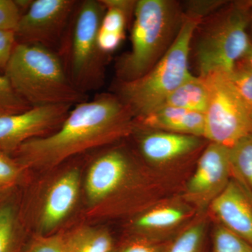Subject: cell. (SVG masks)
I'll return each mask as SVG.
<instances>
[{
  "instance_id": "d590c367",
  "label": "cell",
  "mask_w": 252,
  "mask_h": 252,
  "mask_svg": "<svg viewBox=\"0 0 252 252\" xmlns=\"http://www.w3.org/2000/svg\"><path fill=\"white\" fill-rule=\"evenodd\" d=\"M109 252H118V250H113L112 251H111Z\"/></svg>"
},
{
  "instance_id": "5b68a950",
  "label": "cell",
  "mask_w": 252,
  "mask_h": 252,
  "mask_svg": "<svg viewBox=\"0 0 252 252\" xmlns=\"http://www.w3.org/2000/svg\"><path fill=\"white\" fill-rule=\"evenodd\" d=\"M250 19V13L234 1L220 8L205 25L195 49L199 76L230 72L245 57L252 44Z\"/></svg>"
},
{
  "instance_id": "836d02e7",
  "label": "cell",
  "mask_w": 252,
  "mask_h": 252,
  "mask_svg": "<svg viewBox=\"0 0 252 252\" xmlns=\"http://www.w3.org/2000/svg\"><path fill=\"white\" fill-rule=\"evenodd\" d=\"M250 67L252 68V44L251 47L250 48L248 53L245 55V57L243 59Z\"/></svg>"
},
{
  "instance_id": "5bb4252c",
  "label": "cell",
  "mask_w": 252,
  "mask_h": 252,
  "mask_svg": "<svg viewBox=\"0 0 252 252\" xmlns=\"http://www.w3.org/2000/svg\"><path fill=\"white\" fill-rule=\"evenodd\" d=\"M201 138L152 130L141 138L140 152L145 159L152 163H167L196 152L203 144Z\"/></svg>"
},
{
  "instance_id": "277c9868",
  "label": "cell",
  "mask_w": 252,
  "mask_h": 252,
  "mask_svg": "<svg viewBox=\"0 0 252 252\" xmlns=\"http://www.w3.org/2000/svg\"><path fill=\"white\" fill-rule=\"evenodd\" d=\"M203 21L185 16L170 49L148 72L135 80L119 82L117 96L135 119L161 107L167 97L193 77L189 71L190 44Z\"/></svg>"
},
{
  "instance_id": "f1b7e54d",
  "label": "cell",
  "mask_w": 252,
  "mask_h": 252,
  "mask_svg": "<svg viewBox=\"0 0 252 252\" xmlns=\"http://www.w3.org/2000/svg\"><path fill=\"white\" fill-rule=\"evenodd\" d=\"M223 1H192L188 3L187 9L184 11L185 16L203 21L207 14L216 11L225 4Z\"/></svg>"
},
{
  "instance_id": "7a4b0ae2",
  "label": "cell",
  "mask_w": 252,
  "mask_h": 252,
  "mask_svg": "<svg viewBox=\"0 0 252 252\" xmlns=\"http://www.w3.org/2000/svg\"><path fill=\"white\" fill-rule=\"evenodd\" d=\"M4 75L31 107H74L88 100L69 79L63 60L44 46L17 42Z\"/></svg>"
},
{
  "instance_id": "ba28073f",
  "label": "cell",
  "mask_w": 252,
  "mask_h": 252,
  "mask_svg": "<svg viewBox=\"0 0 252 252\" xmlns=\"http://www.w3.org/2000/svg\"><path fill=\"white\" fill-rule=\"evenodd\" d=\"M74 0H34L15 30L18 43L51 50L61 39L77 8Z\"/></svg>"
},
{
  "instance_id": "2e32d148",
  "label": "cell",
  "mask_w": 252,
  "mask_h": 252,
  "mask_svg": "<svg viewBox=\"0 0 252 252\" xmlns=\"http://www.w3.org/2000/svg\"><path fill=\"white\" fill-rule=\"evenodd\" d=\"M208 102L209 92L205 79L200 76H193L177 88L161 107H175L205 114Z\"/></svg>"
},
{
  "instance_id": "8fae6325",
  "label": "cell",
  "mask_w": 252,
  "mask_h": 252,
  "mask_svg": "<svg viewBox=\"0 0 252 252\" xmlns=\"http://www.w3.org/2000/svg\"><path fill=\"white\" fill-rule=\"evenodd\" d=\"M211 208L222 225L252 245V202L238 182L230 180Z\"/></svg>"
},
{
  "instance_id": "4316f807",
  "label": "cell",
  "mask_w": 252,
  "mask_h": 252,
  "mask_svg": "<svg viewBox=\"0 0 252 252\" xmlns=\"http://www.w3.org/2000/svg\"><path fill=\"white\" fill-rule=\"evenodd\" d=\"M24 169L16 159L0 151V186L6 187L14 185L21 177Z\"/></svg>"
},
{
  "instance_id": "484cf974",
  "label": "cell",
  "mask_w": 252,
  "mask_h": 252,
  "mask_svg": "<svg viewBox=\"0 0 252 252\" xmlns=\"http://www.w3.org/2000/svg\"><path fill=\"white\" fill-rule=\"evenodd\" d=\"M21 252H67L61 235H39L32 239Z\"/></svg>"
},
{
  "instance_id": "1f68e13d",
  "label": "cell",
  "mask_w": 252,
  "mask_h": 252,
  "mask_svg": "<svg viewBox=\"0 0 252 252\" xmlns=\"http://www.w3.org/2000/svg\"><path fill=\"white\" fill-rule=\"evenodd\" d=\"M124 36L125 34L99 31L97 36V45L102 54H110L119 48L124 40Z\"/></svg>"
},
{
  "instance_id": "8d00e7d4",
  "label": "cell",
  "mask_w": 252,
  "mask_h": 252,
  "mask_svg": "<svg viewBox=\"0 0 252 252\" xmlns=\"http://www.w3.org/2000/svg\"><path fill=\"white\" fill-rule=\"evenodd\" d=\"M4 188V187H1V186H0V191H1V189Z\"/></svg>"
},
{
  "instance_id": "6da1fadb",
  "label": "cell",
  "mask_w": 252,
  "mask_h": 252,
  "mask_svg": "<svg viewBox=\"0 0 252 252\" xmlns=\"http://www.w3.org/2000/svg\"><path fill=\"white\" fill-rule=\"evenodd\" d=\"M135 126V118L117 95L102 94L74 106L57 130L24 142L13 153L24 168L51 169L127 135Z\"/></svg>"
},
{
  "instance_id": "7402d4cb",
  "label": "cell",
  "mask_w": 252,
  "mask_h": 252,
  "mask_svg": "<svg viewBox=\"0 0 252 252\" xmlns=\"http://www.w3.org/2000/svg\"><path fill=\"white\" fill-rule=\"evenodd\" d=\"M228 76L239 97L252 115V68L241 60L228 72Z\"/></svg>"
},
{
  "instance_id": "52a82bcc",
  "label": "cell",
  "mask_w": 252,
  "mask_h": 252,
  "mask_svg": "<svg viewBox=\"0 0 252 252\" xmlns=\"http://www.w3.org/2000/svg\"><path fill=\"white\" fill-rule=\"evenodd\" d=\"M202 77L209 92L204 138L230 148L252 133L251 113L235 91L228 72L217 71Z\"/></svg>"
},
{
  "instance_id": "e0dca14e",
  "label": "cell",
  "mask_w": 252,
  "mask_h": 252,
  "mask_svg": "<svg viewBox=\"0 0 252 252\" xmlns=\"http://www.w3.org/2000/svg\"><path fill=\"white\" fill-rule=\"evenodd\" d=\"M63 238L67 252H109L114 250L112 236L103 229L81 228Z\"/></svg>"
},
{
  "instance_id": "3957f363",
  "label": "cell",
  "mask_w": 252,
  "mask_h": 252,
  "mask_svg": "<svg viewBox=\"0 0 252 252\" xmlns=\"http://www.w3.org/2000/svg\"><path fill=\"white\" fill-rule=\"evenodd\" d=\"M131 50L119 60V82L135 80L149 72L174 42L185 20L180 3L171 0L137 1Z\"/></svg>"
},
{
  "instance_id": "d6a6232c",
  "label": "cell",
  "mask_w": 252,
  "mask_h": 252,
  "mask_svg": "<svg viewBox=\"0 0 252 252\" xmlns=\"http://www.w3.org/2000/svg\"><path fill=\"white\" fill-rule=\"evenodd\" d=\"M237 4L241 6L244 9L247 10L249 12H252V0H243V1H236Z\"/></svg>"
},
{
  "instance_id": "ffe728a7",
  "label": "cell",
  "mask_w": 252,
  "mask_h": 252,
  "mask_svg": "<svg viewBox=\"0 0 252 252\" xmlns=\"http://www.w3.org/2000/svg\"><path fill=\"white\" fill-rule=\"evenodd\" d=\"M185 217L183 210L177 207H158L141 216L136 221V225L142 230L157 231L177 225Z\"/></svg>"
},
{
  "instance_id": "d4e9b609",
  "label": "cell",
  "mask_w": 252,
  "mask_h": 252,
  "mask_svg": "<svg viewBox=\"0 0 252 252\" xmlns=\"http://www.w3.org/2000/svg\"><path fill=\"white\" fill-rule=\"evenodd\" d=\"M31 108L16 94L4 74H0V115L18 114Z\"/></svg>"
},
{
  "instance_id": "e575fe53",
  "label": "cell",
  "mask_w": 252,
  "mask_h": 252,
  "mask_svg": "<svg viewBox=\"0 0 252 252\" xmlns=\"http://www.w3.org/2000/svg\"><path fill=\"white\" fill-rule=\"evenodd\" d=\"M250 13V24H249V33H250V38H251V40L252 41V12Z\"/></svg>"
},
{
  "instance_id": "8992f818",
  "label": "cell",
  "mask_w": 252,
  "mask_h": 252,
  "mask_svg": "<svg viewBox=\"0 0 252 252\" xmlns=\"http://www.w3.org/2000/svg\"><path fill=\"white\" fill-rule=\"evenodd\" d=\"M104 6L96 0L81 1L74 11L68 48L66 71L81 92L97 89L104 78V56L97 45V36Z\"/></svg>"
},
{
  "instance_id": "44dd1931",
  "label": "cell",
  "mask_w": 252,
  "mask_h": 252,
  "mask_svg": "<svg viewBox=\"0 0 252 252\" xmlns=\"http://www.w3.org/2000/svg\"><path fill=\"white\" fill-rule=\"evenodd\" d=\"M16 213L10 205L0 206V252H21Z\"/></svg>"
},
{
  "instance_id": "9a60e30c",
  "label": "cell",
  "mask_w": 252,
  "mask_h": 252,
  "mask_svg": "<svg viewBox=\"0 0 252 252\" xmlns=\"http://www.w3.org/2000/svg\"><path fill=\"white\" fill-rule=\"evenodd\" d=\"M136 124L153 130L203 137L205 114L171 107H161L140 119Z\"/></svg>"
},
{
  "instance_id": "9c48e42d",
  "label": "cell",
  "mask_w": 252,
  "mask_h": 252,
  "mask_svg": "<svg viewBox=\"0 0 252 252\" xmlns=\"http://www.w3.org/2000/svg\"><path fill=\"white\" fill-rule=\"evenodd\" d=\"M72 107L45 106L0 115V151L13 153L24 142L49 135L59 128Z\"/></svg>"
},
{
  "instance_id": "4fadbf2b",
  "label": "cell",
  "mask_w": 252,
  "mask_h": 252,
  "mask_svg": "<svg viewBox=\"0 0 252 252\" xmlns=\"http://www.w3.org/2000/svg\"><path fill=\"white\" fill-rule=\"evenodd\" d=\"M79 170L72 169L53 184L46 195L40 217L41 232L52 231L72 211L80 189Z\"/></svg>"
},
{
  "instance_id": "4dcf8cb0",
  "label": "cell",
  "mask_w": 252,
  "mask_h": 252,
  "mask_svg": "<svg viewBox=\"0 0 252 252\" xmlns=\"http://www.w3.org/2000/svg\"><path fill=\"white\" fill-rule=\"evenodd\" d=\"M167 245L148 240H131L125 244L119 252H166Z\"/></svg>"
},
{
  "instance_id": "83f0119b",
  "label": "cell",
  "mask_w": 252,
  "mask_h": 252,
  "mask_svg": "<svg viewBox=\"0 0 252 252\" xmlns=\"http://www.w3.org/2000/svg\"><path fill=\"white\" fill-rule=\"evenodd\" d=\"M21 15L15 0H0V30L15 32Z\"/></svg>"
},
{
  "instance_id": "cb8c5ba5",
  "label": "cell",
  "mask_w": 252,
  "mask_h": 252,
  "mask_svg": "<svg viewBox=\"0 0 252 252\" xmlns=\"http://www.w3.org/2000/svg\"><path fill=\"white\" fill-rule=\"evenodd\" d=\"M204 239V225H193L169 244L166 252H203Z\"/></svg>"
},
{
  "instance_id": "7c38bea8",
  "label": "cell",
  "mask_w": 252,
  "mask_h": 252,
  "mask_svg": "<svg viewBox=\"0 0 252 252\" xmlns=\"http://www.w3.org/2000/svg\"><path fill=\"white\" fill-rule=\"evenodd\" d=\"M128 170V160L120 151H110L97 158L86 177L89 201L97 203L109 196L122 185Z\"/></svg>"
},
{
  "instance_id": "f546056e",
  "label": "cell",
  "mask_w": 252,
  "mask_h": 252,
  "mask_svg": "<svg viewBox=\"0 0 252 252\" xmlns=\"http://www.w3.org/2000/svg\"><path fill=\"white\" fill-rule=\"evenodd\" d=\"M17 44L14 31L0 30V69H5Z\"/></svg>"
},
{
  "instance_id": "603a6c76",
  "label": "cell",
  "mask_w": 252,
  "mask_h": 252,
  "mask_svg": "<svg viewBox=\"0 0 252 252\" xmlns=\"http://www.w3.org/2000/svg\"><path fill=\"white\" fill-rule=\"evenodd\" d=\"M212 252H252V245L220 224L214 232Z\"/></svg>"
},
{
  "instance_id": "ac0fdd59",
  "label": "cell",
  "mask_w": 252,
  "mask_h": 252,
  "mask_svg": "<svg viewBox=\"0 0 252 252\" xmlns=\"http://www.w3.org/2000/svg\"><path fill=\"white\" fill-rule=\"evenodd\" d=\"M231 174L247 194H251L252 201V133L245 136L230 148Z\"/></svg>"
},
{
  "instance_id": "d6986e66",
  "label": "cell",
  "mask_w": 252,
  "mask_h": 252,
  "mask_svg": "<svg viewBox=\"0 0 252 252\" xmlns=\"http://www.w3.org/2000/svg\"><path fill=\"white\" fill-rule=\"evenodd\" d=\"M105 9L99 31L125 34L128 20L135 12L137 1L100 0Z\"/></svg>"
},
{
  "instance_id": "30bf717a",
  "label": "cell",
  "mask_w": 252,
  "mask_h": 252,
  "mask_svg": "<svg viewBox=\"0 0 252 252\" xmlns=\"http://www.w3.org/2000/svg\"><path fill=\"white\" fill-rule=\"evenodd\" d=\"M230 175L229 147L211 142L199 158L196 170L187 185V192L193 198L203 199L213 195L215 198L228 185Z\"/></svg>"
}]
</instances>
